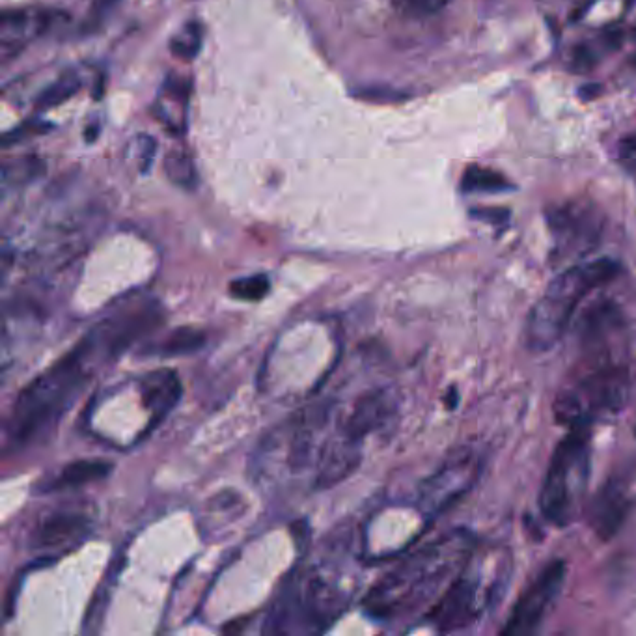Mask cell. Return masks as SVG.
Masks as SVG:
<instances>
[{
  "label": "cell",
  "instance_id": "11",
  "mask_svg": "<svg viewBox=\"0 0 636 636\" xmlns=\"http://www.w3.org/2000/svg\"><path fill=\"white\" fill-rule=\"evenodd\" d=\"M560 256L592 250L603 232V215L592 202H569L547 215Z\"/></svg>",
  "mask_w": 636,
  "mask_h": 636
},
{
  "label": "cell",
  "instance_id": "4",
  "mask_svg": "<svg viewBox=\"0 0 636 636\" xmlns=\"http://www.w3.org/2000/svg\"><path fill=\"white\" fill-rule=\"evenodd\" d=\"M512 571L508 549L476 545L429 610V622L441 633L463 631L482 622L506 594Z\"/></svg>",
  "mask_w": 636,
  "mask_h": 636
},
{
  "label": "cell",
  "instance_id": "18",
  "mask_svg": "<svg viewBox=\"0 0 636 636\" xmlns=\"http://www.w3.org/2000/svg\"><path fill=\"white\" fill-rule=\"evenodd\" d=\"M165 174L168 180L185 191H193L198 183V172L193 157L185 150H172L165 159Z\"/></svg>",
  "mask_w": 636,
  "mask_h": 636
},
{
  "label": "cell",
  "instance_id": "13",
  "mask_svg": "<svg viewBox=\"0 0 636 636\" xmlns=\"http://www.w3.org/2000/svg\"><path fill=\"white\" fill-rule=\"evenodd\" d=\"M92 532V517L79 510L49 513L34 534V547L45 551H66L83 543Z\"/></svg>",
  "mask_w": 636,
  "mask_h": 636
},
{
  "label": "cell",
  "instance_id": "24",
  "mask_svg": "<svg viewBox=\"0 0 636 636\" xmlns=\"http://www.w3.org/2000/svg\"><path fill=\"white\" fill-rule=\"evenodd\" d=\"M155 150H157V144L148 135H140L135 142V157H137V166L142 174H146L152 168Z\"/></svg>",
  "mask_w": 636,
  "mask_h": 636
},
{
  "label": "cell",
  "instance_id": "8",
  "mask_svg": "<svg viewBox=\"0 0 636 636\" xmlns=\"http://www.w3.org/2000/svg\"><path fill=\"white\" fill-rule=\"evenodd\" d=\"M484 472V456L472 446H463L431 474L420 489V506L429 517L450 512L467 497Z\"/></svg>",
  "mask_w": 636,
  "mask_h": 636
},
{
  "label": "cell",
  "instance_id": "9",
  "mask_svg": "<svg viewBox=\"0 0 636 636\" xmlns=\"http://www.w3.org/2000/svg\"><path fill=\"white\" fill-rule=\"evenodd\" d=\"M636 508V452L623 457L590 504V526L599 540L609 541L620 532Z\"/></svg>",
  "mask_w": 636,
  "mask_h": 636
},
{
  "label": "cell",
  "instance_id": "19",
  "mask_svg": "<svg viewBox=\"0 0 636 636\" xmlns=\"http://www.w3.org/2000/svg\"><path fill=\"white\" fill-rule=\"evenodd\" d=\"M202 40H204V30L200 27V23L191 21L181 30H178L176 36L170 40V51L176 58L189 62V60H194L200 53Z\"/></svg>",
  "mask_w": 636,
  "mask_h": 636
},
{
  "label": "cell",
  "instance_id": "10",
  "mask_svg": "<svg viewBox=\"0 0 636 636\" xmlns=\"http://www.w3.org/2000/svg\"><path fill=\"white\" fill-rule=\"evenodd\" d=\"M567 579V566L564 560L556 558L532 579V582L515 601L512 612L502 629V635L517 636L534 633L540 627L547 614L553 610L558 597L564 590Z\"/></svg>",
  "mask_w": 636,
  "mask_h": 636
},
{
  "label": "cell",
  "instance_id": "14",
  "mask_svg": "<svg viewBox=\"0 0 636 636\" xmlns=\"http://www.w3.org/2000/svg\"><path fill=\"white\" fill-rule=\"evenodd\" d=\"M180 377L172 370H155L140 379V398L152 415L150 429L155 428L180 401Z\"/></svg>",
  "mask_w": 636,
  "mask_h": 636
},
{
  "label": "cell",
  "instance_id": "5",
  "mask_svg": "<svg viewBox=\"0 0 636 636\" xmlns=\"http://www.w3.org/2000/svg\"><path fill=\"white\" fill-rule=\"evenodd\" d=\"M622 265L612 258L571 265L541 293L526 321V346L534 353L551 351L566 334L575 312L590 293L610 284Z\"/></svg>",
  "mask_w": 636,
  "mask_h": 636
},
{
  "label": "cell",
  "instance_id": "22",
  "mask_svg": "<svg viewBox=\"0 0 636 636\" xmlns=\"http://www.w3.org/2000/svg\"><path fill=\"white\" fill-rule=\"evenodd\" d=\"M269 290H271V280L265 275L237 278L228 286V291L232 297H236L239 301H247V303L262 301Z\"/></svg>",
  "mask_w": 636,
  "mask_h": 636
},
{
  "label": "cell",
  "instance_id": "20",
  "mask_svg": "<svg viewBox=\"0 0 636 636\" xmlns=\"http://www.w3.org/2000/svg\"><path fill=\"white\" fill-rule=\"evenodd\" d=\"M206 336L204 332L196 331L193 327H183L178 331L170 332L165 342L157 347L161 355H187L204 346Z\"/></svg>",
  "mask_w": 636,
  "mask_h": 636
},
{
  "label": "cell",
  "instance_id": "2",
  "mask_svg": "<svg viewBox=\"0 0 636 636\" xmlns=\"http://www.w3.org/2000/svg\"><path fill=\"white\" fill-rule=\"evenodd\" d=\"M581 360L554 400V418L566 428L592 424L618 415L635 390L629 323L620 306L601 301L584 314Z\"/></svg>",
  "mask_w": 636,
  "mask_h": 636
},
{
  "label": "cell",
  "instance_id": "21",
  "mask_svg": "<svg viewBox=\"0 0 636 636\" xmlns=\"http://www.w3.org/2000/svg\"><path fill=\"white\" fill-rule=\"evenodd\" d=\"M81 90V81L77 75H64L58 81L51 84L49 88H45L42 96L36 99V107L38 109H55L58 105L66 103L68 99L75 96Z\"/></svg>",
  "mask_w": 636,
  "mask_h": 636
},
{
  "label": "cell",
  "instance_id": "25",
  "mask_svg": "<svg viewBox=\"0 0 636 636\" xmlns=\"http://www.w3.org/2000/svg\"><path fill=\"white\" fill-rule=\"evenodd\" d=\"M618 157L627 170L636 172V137H625L618 144Z\"/></svg>",
  "mask_w": 636,
  "mask_h": 636
},
{
  "label": "cell",
  "instance_id": "7",
  "mask_svg": "<svg viewBox=\"0 0 636 636\" xmlns=\"http://www.w3.org/2000/svg\"><path fill=\"white\" fill-rule=\"evenodd\" d=\"M349 603V592L321 567L301 573L275 607L271 631H288L290 623H303L308 631H323L338 620Z\"/></svg>",
  "mask_w": 636,
  "mask_h": 636
},
{
  "label": "cell",
  "instance_id": "15",
  "mask_svg": "<svg viewBox=\"0 0 636 636\" xmlns=\"http://www.w3.org/2000/svg\"><path fill=\"white\" fill-rule=\"evenodd\" d=\"M47 15H34L30 12H12L2 17V51L23 47L36 34H42L47 28Z\"/></svg>",
  "mask_w": 636,
  "mask_h": 636
},
{
  "label": "cell",
  "instance_id": "16",
  "mask_svg": "<svg viewBox=\"0 0 636 636\" xmlns=\"http://www.w3.org/2000/svg\"><path fill=\"white\" fill-rule=\"evenodd\" d=\"M112 465L101 459H79L73 461L68 467H64L58 480H56V489L60 487H79V485L92 484L97 480H103L105 476H109Z\"/></svg>",
  "mask_w": 636,
  "mask_h": 636
},
{
  "label": "cell",
  "instance_id": "26",
  "mask_svg": "<svg viewBox=\"0 0 636 636\" xmlns=\"http://www.w3.org/2000/svg\"><path fill=\"white\" fill-rule=\"evenodd\" d=\"M595 60L597 58H595L594 51L586 45H581L573 53V70L579 71V73L594 70Z\"/></svg>",
  "mask_w": 636,
  "mask_h": 636
},
{
  "label": "cell",
  "instance_id": "1",
  "mask_svg": "<svg viewBox=\"0 0 636 636\" xmlns=\"http://www.w3.org/2000/svg\"><path fill=\"white\" fill-rule=\"evenodd\" d=\"M155 325L157 316L150 305L133 306L97 323L70 353L17 396L6 424L10 443L27 446L45 437L90 383L99 366L122 355L124 349L144 332L155 329Z\"/></svg>",
  "mask_w": 636,
  "mask_h": 636
},
{
  "label": "cell",
  "instance_id": "23",
  "mask_svg": "<svg viewBox=\"0 0 636 636\" xmlns=\"http://www.w3.org/2000/svg\"><path fill=\"white\" fill-rule=\"evenodd\" d=\"M392 6L407 17H429L441 12L450 0H390Z\"/></svg>",
  "mask_w": 636,
  "mask_h": 636
},
{
  "label": "cell",
  "instance_id": "3",
  "mask_svg": "<svg viewBox=\"0 0 636 636\" xmlns=\"http://www.w3.org/2000/svg\"><path fill=\"white\" fill-rule=\"evenodd\" d=\"M476 549L469 530L457 528L420 547L375 582L364 610L377 620H396L428 605Z\"/></svg>",
  "mask_w": 636,
  "mask_h": 636
},
{
  "label": "cell",
  "instance_id": "27",
  "mask_svg": "<svg viewBox=\"0 0 636 636\" xmlns=\"http://www.w3.org/2000/svg\"><path fill=\"white\" fill-rule=\"evenodd\" d=\"M116 2H118V0H96V4H94V15H96V19H101L103 15H107V12L111 10Z\"/></svg>",
  "mask_w": 636,
  "mask_h": 636
},
{
  "label": "cell",
  "instance_id": "12",
  "mask_svg": "<svg viewBox=\"0 0 636 636\" xmlns=\"http://www.w3.org/2000/svg\"><path fill=\"white\" fill-rule=\"evenodd\" d=\"M396 396L387 388H377L362 394L340 418L334 437L360 448L364 439L379 429L387 428L396 415Z\"/></svg>",
  "mask_w": 636,
  "mask_h": 636
},
{
  "label": "cell",
  "instance_id": "6",
  "mask_svg": "<svg viewBox=\"0 0 636 636\" xmlns=\"http://www.w3.org/2000/svg\"><path fill=\"white\" fill-rule=\"evenodd\" d=\"M592 472L590 428H569L543 478L540 510L554 526L571 525L582 510Z\"/></svg>",
  "mask_w": 636,
  "mask_h": 636
},
{
  "label": "cell",
  "instance_id": "17",
  "mask_svg": "<svg viewBox=\"0 0 636 636\" xmlns=\"http://www.w3.org/2000/svg\"><path fill=\"white\" fill-rule=\"evenodd\" d=\"M465 193L497 194L512 191L513 185L500 172L485 166H469L461 178Z\"/></svg>",
  "mask_w": 636,
  "mask_h": 636
}]
</instances>
